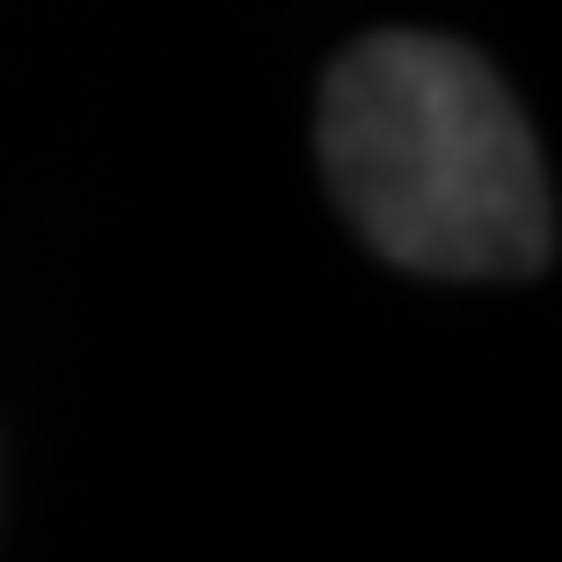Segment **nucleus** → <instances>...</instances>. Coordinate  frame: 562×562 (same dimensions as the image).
<instances>
[{
  "mask_svg": "<svg viewBox=\"0 0 562 562\" xmlns=\"http://www.w3.org/2000/svg\"><path fill=\"white\" fill-rule=\"evenodd\" d=\"M322 168L387 263L424 278H533L555 205L519 103L446 37L387 30L322 88Z\"/></svg>",
  "mask_w": 562,
  "mask_h": 562,
  "instance_id": "f257e3e1",
  "label": "nucleus"
}]
</instances>
